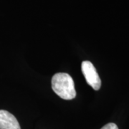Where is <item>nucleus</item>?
Here are the masks:
<instances>
[{
  "label": "nucleus",
  "mask_w": 129,
  "mask_h": 129,
  "mask_svg": "<svg viewBox=\"0 0 129 129\" xmlns=\"http://www.w3.org/2000/svg\"><path fill=\"white\" fill-rule=\"evenodd\" d=\"M0 129H21L18 120L12 113L0 110Z\"/></svg>",
  "instance_id": "nucleus-3"
},
{
  "label": "nucleus",
  "mask_w": 129,
  "mask_h": 129,
  "mask_svg": "<svg viewBox=\"0 0 129 129\" xmlns=\"http://www.w3.org/2000/svg\"><path fill=\"white\" fill-rule=\"evenodd\" d=\"M52 88L56 94L64 100H72L76 96L75 84L69 74L58 73L52 78Z\"/></svg>",
  "instance_id": "nucleus-1"
},
{
  "label": "nucleus",
  "mask_w": 129,
  "mask_h": 129,
  "mask_svg": "<svg viewBox=\"0 0 129 129\" xmlns=\"http://www.w3.org/2000/svg\"><path fill=\"white\" fill-rule=\"evenodd\" d=\"M101 129H118V128L115 123H108L106 125H104Z\"/></svg>",
  "instance_id": "nucleus-4"
},
{
  "label": "nucleus",
  "mask_w": 129,
  "mask_h": 129,
  "mask_svg": "<svg viewBox=\"0 0 129 129\" xmlns=\"http://www.w3.org/2000/svg\"><path fill=\"white\" fill-rule=\"evenodd\" d=\"M81 69L87 83L95 90H98L101 86V80L93 64L90 61H83Z\"/></svg>",
  "instance_id": "nucleus-2"
}]
</instances>
